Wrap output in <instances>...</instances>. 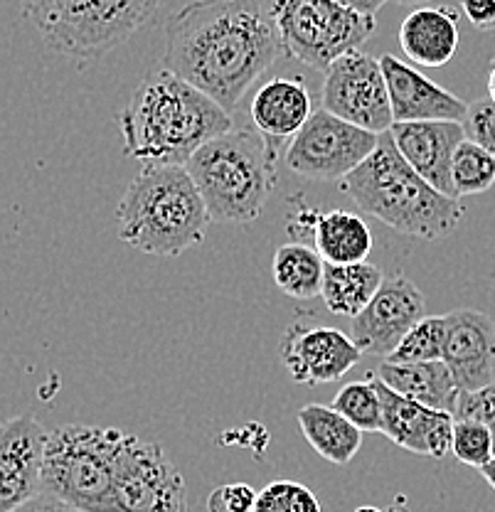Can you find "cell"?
<instances>
[{
	"label": "cell",
	"mask_w": 495,
	"mask_h": 512,
	"mask_svg": "<svg viewBox=\"0 0 495 512\" xmlns=\"http://www.w3.org/2000/svg\"><path fill=\"white\" fill-rule=\"evenodd\" d=\"M161 0H97L92 32H89V62L101 60L124 45L156 15Z\"/></svg>",
	"instance_id": "603a6c76"
},
{
	"label": "cell",
	"mask_w": 495,
	"mask_h": 512,
	"mask_svg": "<svg viewBox=\"0 0 495 512\" xmlns=\"http://www.w3.org/2000/svg\"><path fill=\"white\" fill-rule=\"evenodd\" d=\"M257 495V490L247 483L220 485L207 498V512H252Z\"/></svg>",
	"instance_id": "836d02e7"
},
{
	"label": "cell",
	"mask_w": 495,
	"mask_h": 512,
	"mask_svg": "<svg viewBox=\"0 0 495 512\" xmlns=\"http://www.w3.org/2000/svg\"><path fill=\"white\" fill-rule=\"evenodd\" d=\"M279 55L262 0H193L165 23V69L230 114Z\"/></svg>",
	"instance_id": "6da1fadb"
},
{
	"label": "cell",
	"mask_w": 495,
	"mask_h": 512,
	"mask_svg": "<svg viewBox=\"0 0 495 512\" xmlns=\"http://www.w3.org/2000/svg\"><path fill=\"white\" fill-rule=\"evenodd\" d=\"M461 124L466 138H471L473 143H478L495 156V101L491 96L473 101Z\"/></svg>",
	"instance_id": "1f68e13d"
},
{
	"label": "cell",
	"mask_w": 495,
	"mask_h": 512,
	"mask_svg": "<svg viewBox=\"0 0 495 512\" xmlns=\"http://www.w3.org/2000/svg\"><path fill=\"white\" fill-rule=\"evenodd\" d=\"M488 96L495 101V62L491 67V74H488Z\"/></svg>",
	"instance_id": "f35d334b"
},
{
	"label": "cell",
	"mask_w": 495,
	"mask_h": 512,
	"mask_svg": "<svg viewBox=\"0 0 495 512\" xmlns=\"http://www.w3.org/2000/svg\"><path fill=\"white\" fill-rule=\"evenodd\" d=\"M298 426L313 451L335 466H345L358 456L363 446V429L353 424L330 404H306L298 409Z\"/></svg>",
	"instance_id": "7402d4cb"
},
{
	"label": "cell",
	"mask_w": 495,
	"mask_h": 512,
	"mask_svg": "<svg viewBox=\"0 0 495 512\" xmlns=\"http://www.w3.org/2000/svg\"><path fill=\"white\" fill-rule=\"evenodd\" d=\"M340 190L395 232L427 242L454 232L466 212L459 197L436 190L404 160L390 131L380 133V143L365 163L340 180Z\"/></svg>",
	"instance_id": "3957f363"
},
{
	"label": "cell",
	"mask_w": 495,
	"mask_h": 512,
	"mask_svg": "<svg viewBox=\"0 0 495 512\" xmlns=\"http://www.w3.org/2000/svg\"><path fill=\"white\" fill-rule=\"evenodd\" d=\"M323 274H326V259L303 242H289L276 249L271 276L279 291L289 298L308 301L321 296Z\"/></svg>",
	"instance_id": "484cf974"
},
{
	"label": "cell",
	"mask_w": 495,
	"mask_h": 512,
	"mask_svg": "<svg viewBox=\"0 0 495 512\" xmlns=\"http://www.w3.org/2000/svg\"><path fill=\"white\" fill-rule=\"evenodd\" d=\"M13 512H82V510L72 508V505H67L65 500L55 498V495L50 493H37L33 500H28V503L20 505V508Z\"/></svg>",
	"instance_id": "d590c367"
},
{
	"label": "cell",
	"mask_w": 495,
	"mask_h": 512,
	"mask_svg": "<svg viewBox=\"0 0 495 512\" xmlns=\"http://www.w3.org/2000/svg\"><path fill=\"white\" fill-rule=\"evenodd\" d=\"M124 153L143 165H188L193 153L232 124V114L170 69L141 79L116 111Z\"/></svg>",
	"instance_id": "7a4b0ae2"
},
{
	"label": "cell",
	"mask_w": 495,
	"mask_h": 512,
	"mask_svg": "<svg viewBox=\"0 0 495 512\" xmlns=\"http://www.w3.org/2000/svg\"><path fill=\"white\" fill-rule=\"evenodd\" d=\"M252 121L259 133L276 143L294 138L313 116V99L306 82L298 77H274L254 94Z\"/></svg>",
	"instance_id": "ffe728a7"
},
{
	"label": "cell",
	"mask_w": 495,
	"mask_h": 512,
	"mask_svg": "<svg viewBox=\"0 0 495 512\" xmlns=\"http://www.w3.org/2000/svg\"><path fill=\"white\" fill-rule=\"evenodd\" d=\"M313 244L328 264L367 261L372 252V232L360 215L348 210L318 212Z\"/></svg>",
	"instance_id": "d4e9b609"
},
{
	"label": "cell",
	"mask_w": 495,
	"mask_h": 512,
	"mask_svg": "<svg viewBox=\"0 0 495 512\" xmlns=\"http://www.w3.org/2000/svg\"><path fill=\"white\" fill-rule=\"evenodd\" d=\"M481 476L486 478V483L491 485V488L495 490V453H493V458H491V461H488L486 466L481 468Z\"/></svg>",
	"instance_id": "74e56055"
},
{
	"label": "cell",
	"mask_w": 495,
	"mask_h": 512,
	"mask_svg": "<svg viewBox=\"0 0 495 512\" xmlns=\"http://www.w3.org/2000/svg\"><path fill=\"white\" fill-rule=\"evenodd\" d=\"M385 512H409V510L404 508V498H399V500H395V503H392V508L385 510Z\"/></svg>",
	"instance_id": "ab89813d"
},
{
	"label": "cell",
	"mask_w": 495,
	"mask_h": 512,
	"mask_svg": "<svg viewBox=\"0 0 495 512\" xmlns=\"http://www.w3.org/2000/svg\"><path fill=\"white\" fill-rule=\"evenodd\" d=\"M377 377L395 392L424 407L441 409V412H456L461 387L451 375L444 360L427 362H390L385 360L377 370Z\"/></svg>",
	"instance_id": "44dd1931"
},
{
	"label": "cell",
	"mask_w": 495,
	"mask_h": 512,
	"mask_svg": "<svg viewBox=\"0 0 495 512\" xmlns=\"http://www.w3.org/2000/svg\"><path fill=\"white\" fill-rule=\"evenodd\" d=\"M126 431L67 424L47 434L42 493L82 512H114L116 473Z\"/></svg>",
	"instance_id": "8992f818"
},
{
	"label": "cell",
	"mask_w": 495,
	"mask_h": 512,
	"mask_svg": "<svg viewBox=\"0 0 495 512\" xmlns=\"http://www.w3.org/2000/svg\"><path fill=\"white\" fill-rule=\"evenodd\" d=\"M459 13L449 5H417L399 25V47L414 67H444L459 50Z\"/></svg>",
	"instance_id": "d6986e66"
},
{
	"label": "cell",
	"mask_w": 495,
	"mask_h": 512,
	"mask_svg": "<svg viewBox=\"0 0 495 512\" xmlns=\"http://www.w3.org/2000/svg\"><path fill=\"white\" fill-rule=\"evenodd\" d=\"M444 355L461 392H473L495 382V323L473 308H459L444 316Z\"/></svg>",
	"instance_id": "9a60e30c"
},
{
	"label": "cell",
	"mask_w": 495,
	"mask_h": 512,
	"mask_svg": "<svg viewBox=\"0 0 495 512\" xmlns=\"http://www.w3.org/2000/svg\"><path fill=\"white\" fill-rule=\"evenodd\" d=\"M495 453V439L486 424L466 416H454V439H451V456L463 466L481 471Z\"/></svg>",
	"instance_id": "f546056e"
},
{
	"label": "cell",
	"mask_w": 495,
	"mask_h": 512,
	"mask_svg": "<svg viewBox=\"0 0 495 512\" xmlns=\"http://www.w3.org/2000/svg\"><path fill=\"white\" fill-rule=\"evenodd\" d=\"M45 426L30 414L0 419V512H13L42 493Z\"/></svg>",
	"instance_id": "4fadbf2b"
},
{
	"label": "cell",
	"mask_w": 495,
	"mask_h": 512,
	"mask_svg": "<svg viewBox=\"0 0 495 512\" xmlns=\"http://www.w3.org/2000/svg\"><path fill=\"white\" fill-rule=\"evenodd\" d=\"M269 18L281 55L311 69H326L350 50H360L375 32V18L340 0H269Z\"/></svg>",
	"instance_id": "52a82bcc"
},
{
	"label": "cell",
	"mask_w": 495,
	"mask_h": 512,
	"mask_svg": "<svg viewBox=\"0 0 495 512\" xmlns=\"http://www.w3.org/2000/svg\"><path fill=\"white\" fill-rule=\"evenodd\" d=\"M114 512H188L183 473L161 446L126 434L116 473Z\"/></svg>",
	"instance_id": "9c48e42d"
},
{
	"label": "cell",
	"mask_w": 495,
	"mask_h": 512,
	"mask_svg": "<svg viewBox=\"0 0 495 512\" xmlns=\"http://www.w3.org/2000/svg\"><path fill=\"white\" fill-rule=\"evenodd\" d=\"M427 316V298L404 274L387 276L372 301L350 323L360 350L387 357L404 335Z\"/></svg>",
	"instance_id": "7c38bea8"
},
{
	"label": "cell",
	"mask_w": 495,
	"mask_h": 512,
	"mask_svg": "<svg viewBox=\"0 0 495 512\" xmlns=\"http://www.w3.org/2000/svg\"><path fill=\"white\" fill-rule=\"evenodd\" d=\"M340 3H345L348 8H353V10H358V13L372 15V18H375V15L380 13L382 5H385L387 0H340Z\"/></svg>",
	"instance_id": "8d00e7d4"
},
{
	"label": "cell",
	"mask_w": 495,
	"mask_h": 512,
	"mask_svg": "<svg viewBox=\"0 0 495 512\" xmlns=\"http://www.w3.org/2000/svg\"><path fill=\"white\" fill-rule=\"evenodd\" d=\"M390 133L397 151L427 183L456 197L451 163L456 148L466 141L461 121H395Z\"/></svg>",
	"instance_id": "2e32d148"
},
{
	"label": "cell",
	"mask_w": 495,
	"mask_h": 512,
	"mask_svg": "<svg viewBox=\"0 0 495 512\" xmlns=\"http://www.w3.org/2000/svg\"><path fill=\"white\" fill-rule=\"evenodd\" d=\"M210 220L185 165H146L116 207L121 242L153 256H180L198 247Z\"/></svg>",
	"instance_id": "277c9868"
},
{
	"label": "cell",
	"mask_w": 495,
	"mask_h": 512,
	"mask_svg": "<svg viewBox=\"0 0 495 512\" xmlns=\"http://www.w3.org/2000/svg\"><path fill=\"white\" fill-rule=\"evenodd\" d=\"M380 62L395 121H463L466 101L431 82L414 64L392 55H382Z\"/></svg>",
	"instance_id": "e0dca14e"
},
{
	"label": "cell",
	"mask_w": 495,
	"mask_h": 512,
	"mask_svg": "<svg viewBox=\"0 0 495 512\" xmlns=\"http://www.w3.org/2000/svg\"><path fill=\"white\" fill-rule=\"evenodd\" d=\"M468 23L481 32L495 30V0H459Z\"/></svg>",
	"instance_id": "e575fe53"
},
{
	"label": "cell",
	"mask_w": 495,
	"mask_h": 512,
	"mask_svg": "<svg viewBox=\"0 0 495 512\" xmlns=\"http://www.w3.org/2000/svg\"><path fill=\"white\" fill-rule=\"evenodd\" d=\"M279 355L294 382L328 384L343 380L365 352L345 330L296 320L281 338Z\"/></svg>",
	"instance_id": "8fae6325"
},
{
	"label": "cell",
	"mask_w": 495,
	"mask_h": 512,
	"mask_svg": "<svg viewBox=\"0 0 495 512\" xmlns=\"http://www.w3.org/2000/svg\"><path fill=\"white\" fill-rule=\"evenodd\" d=\"M395 3H399V5H414V8H417V5L429 3V0H395Z\"/></svg>",
	"instance_id": "60d3db41"
},
{
	"label": "cell",
	"mask_w": 495,
	"mask_h": 512,
	"mask_svg": "<svg viewBox=\"0 0 495 512\" xmlns=\"http://www.w3.org/2000/svg\"><path fill=\"white\" fill-rule=\"evenodd\" d=\"M323 109L372 133H385L395 124L382 62L363 50L340 55L326 69Z\"/></svg>",
	"instance_id": "30bf717a"
},
{
	"label": "cell",
	"mask_w": 495,
	"mask_h": 512,
	"mask_svg": "<svg viewBox=\"0 0 495 512\" xmlns=\"http://www.w3.org/2000/svg\"><path fill=\"white\" fill-rule=\"evenodd\" d=\"M380 143V133L350 124L328 109L313 111L308 124L291 138L286 148V165L291 173L308 180L340 183Z\"/></svg>",
	"instance_id": "ba28073f"
},
{
	"label": "cell",
	"mask_w": 495,
	"mask_h": 512,
	"mask_svg": "<svg viewBox=\"0 0 495 512\" xmlns=\"http://www.w3.org/2000/svg\"><path fill=\"white\" fill-rule=\"evenodd\" d=\"M94 5L97 0H20V10L45 45L74 62H89Z\"/></svg>",
	"instance_id": "ac0fdd59"
},
{
	"label": "cell",
	"mask_w": 495,
	"mask_h": 512,
	"mask_svg": "<svg viewBox=\"0 0 495 512\" xmlns=\"http://www.w3.org/2000/svg\"><path fill=\"white\" fill-rule=\"evenodd\" d=\"M377 392L382 399V434L399 448L417 456L444 458L451 453L454 414L424 407L387 387L375 372Z\"/></svg>",
	"instance_id": "5bb4252c"
},
{
	"label": "cell",
	"mask_w": 495,
	"mask_h": 512,
	"mask_svg": "<svg viewBox=\"0 0 495 512\" xmlns=\"http://www.w3.org/2000/svg\"><path fill=\"white\" fill-rule=\"evenodd\" d=\"M355 512H382V510H377V508H372V505H363V508H358Z\"/></svg>",
	"instance_id": "b9f144b4"
},
{
	"label": "cell",
	"mask_w": 495,
	"mask_h": 512,
	"mask_svg": "<svg viewBox=\"0 0 495 512\" xmlns=\"http://www.w3.org/2000/svg\"><path fill=\"white\" fill-rule=\"evenodd\" d=\"M451 180H454L456 197L481 195L491 190L495 185V156L466 138L454 153Z\"/></svg>",
	"instance_id": "4316f807"
},
{
	"label": "cell",
	"mask_w": 495,
	"mask_h": 512,
	"mask_svg": "<svg viewBox=\"0 0 495 512\" xmlns=\"http://www.w3.org/2000/svg\"><path fill=\"white\" fill-rule=\"evenodd\" d=\"M333 407L340 414L348 416L358 429H363L365 434L370 431H382V399L377 392L375 384V372L365 377L360 382H350L335 394Z\"/></svg>",
	"instance_id": "83f0119b"
},
{
	"label": "cell",
	"mask_w": 495,
	"mask_h": 512,
	"mask_svg": "<svg viewBox=\"0 0 495 512\" xmlns=\"http://www.w3.org/2000/svg\"><path fill=\"white\" fill-rule=\"evenodd\" d=\"M252 512H321L316 493L296 480H274L259 490Z\"/></svg>",
	"instance_id": "4dcf8cb0"
},
{
	"label": "cell",
	"mask_w": 495,
	"mask_h": 512,
	"mask_svg": "<svg viewBox=\"0 0 495 512\" xmlns=\"http://www.w3.org/2000/svg\"><path fill=\"white\" fill-rule=\"evenodd\" d=\"M382 281H385V274L380 266L367 264V261H353V264H328L326 261L321 298L335 316L355 318L372 301Z\"/></svg>",
	"instance_id": "cb8c5ba5"
},
{
	"label": "cell",
	"mask_w": 495,
	"mask_h": 512,
	"mask_svg": "<svg viewBox=\"0 0 495 512\" xmlns=\"http://www.w3.org/2000/svg\"><path fill=\"white\" fill-rule=\"evenodd\" d=\"M279 143L252 128H230L200 146L185 168L212 220L247 224L264 212L276 185Z\"/></svg>",
	"instance_id": "5b68a950"
},
{
	"label": "cell",
	"mask_w": 495,
	"mask_h": 512,
	"mask_svg": "<svg viewBox=\"0 0 495 512\" xmlns=\"http://www.w3.org/2000/svg\"><path fill=\"white\" fill-rule=\"evenodd\" d=\"M454 416H466V419H476L491 429L495 439V382L486 384L473 392H461L459 404H456Z\"/></svg>",
	"instance_id": "d6a6232c"
},
{
	"label": "cell",
	"mask_w": 495,
	"mask_h": 512,
	"mask_svg": "<svg viewBox=\"0 0 495 512\" xmlns=\"http://www.w3.org/2000/svg\"><path fill=\"white\" fill-rule=\"evenodd\" d=\"M444 335H446V320L444 316H424L402 338L385 360L390 362H427L441 360L444 355Z\"/></svg>",
	"instance_id": "f1b7e54d"
}]
</instances>
